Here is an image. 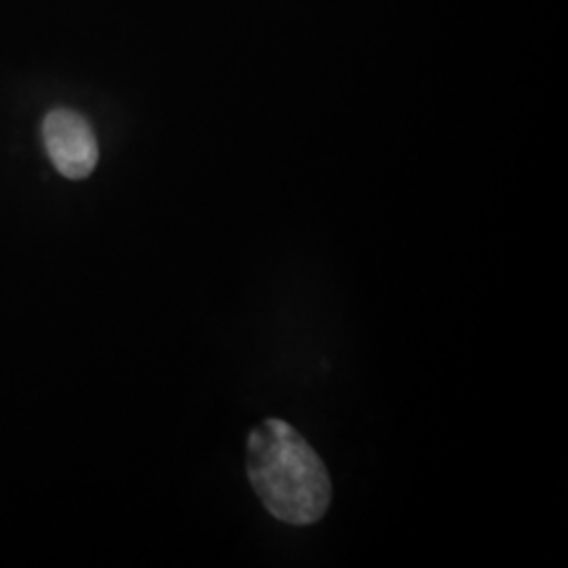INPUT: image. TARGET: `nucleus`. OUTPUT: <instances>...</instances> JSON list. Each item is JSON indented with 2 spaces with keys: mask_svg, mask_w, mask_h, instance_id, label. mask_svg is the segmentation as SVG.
Returning <instances> with one entry per match:
<instances>
[{
  "mask_svg": "<svg viewBox=\"0 0 568 568\" xmlns=\"http://www.w3.org/2000/svg\"><path fill=\"white\" fill-rule=\"evenodd\" d=\"M246 471L265 509L281 523L310 527L325 518L333 485L325 462L283 419H265L248 432Z\"/></svg>",
  "mask_w": 568,
  "mask_h": 568,
  "instance_id": "obj_1",
  "label": "nucleus"
},
{
  "mask_svg": "<svg viewBox=\"0 0 568 568\" xmlns=\"http://www.w3.org/2000/svg\"><path fill=\"white\" fill-rule=\"evenodd\" d=\"M42 138L51 163L68 180L89 178L100 161L95 133L79 112L65 108L49 112L42 124Z\"/></svg>",
  "mask_w": 568,
  "mask_h": 568,
  "instance_id": "obj_2",
  "label": "nucleus"
}]
</instances>
